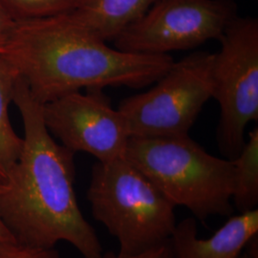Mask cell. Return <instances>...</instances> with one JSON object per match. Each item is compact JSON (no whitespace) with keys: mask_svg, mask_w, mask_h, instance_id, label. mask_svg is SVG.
<instances>
[{"mask_svg":"<svg viewBox=\"0 0 258 258\" xmlns=\"http://www.w3.org/2000/svg\"><path fill=\"white\" fill-rule=\"evenodd\" d=\"M13 102L23 121L24 137L0 195L4 224L20 246L54 249L64 241L84 258H102V244L75 192L74 152L55 142L44 123L42 104L19 77Z\"/></svg>","mask_w":258,"mask_h":258,"instance_id":"1","label":"cell"},{"mask_svg":"<svg viewBox=\"0 0 258 258\" xmlns=\"http://www.w3.org/2000/svg\"><path fill=\"white\" fill-rule=\"evenodd\" d=\"M1 57L41 104L83 88H143L156 83L174 63L169 55L111 48L70 13L18 20Z\"/></svg>","mask_w":258,"mask_h":258,"instance_id":"2","label":"cell"},{"mask_svg":"<svg viewBox=\"0 0 258 258\" xmlns=\"http://www.w3.org/2000/svg\"><path fill=\"white\" fill-rule=\"evenodd\" d=\"M124 158L174 206L205 221L232 215V160L213 156L187 135L129 138Z\"/></svg>","mask_w":258,"mask_h":258,"instance_id":"3","label":"cell"},{"mask_svg":"<svg viewBox=\"0 0 258 258\" xmlns=\"http://www.w3.org/2000/svg\"><path fill=\"white\" fill-rule=\"evenodd\" d=\"M87 200L93 217L119 241L121 255L166 244L175 230V206L124 157L93 166Z\"/></svg>","mask_w":258,"mask_h":258,"instance_id":"4","label":"cell"},{"mask_svg":"<svg viewBox=\"0 0 258 258\" xmlns=\"http://www.w3.org/2000/svg\"><path fill=\"white\" fill-rule=\"evenodd\" d=\"M213 59L212 53L194 52L174 61L151 89L120 102L130 138L187 135L212 98Z\"/></svg>","mask_w":258,"mask_h":258,"instance_id":"5","label":"cell"},{"mask_svg":"<svg viewBox=\"0 0 258 258\" xmlns=\"http://www.w3.org/2000/svg\"><path fill=\"white\" fill-rule=\"evenodd\" d=\"M214 54L212 98L220 105L216 140L222 155L233 160L246 142V128L258 120V20L232 19Z\"/></svg>","mask_w":258,"mask_h":258,"instance_id":"6","label":"cell"},{"mask_svg":"<svg viewBox=\"0 0 258 258\" xmlns=\"http://www.w3.org/2000/svg\"><path fill=\"white\" fill-rule=\"evenodd\" d=\"M234 0H158L114 41L122 52L169 55L222 37L238 16Z\"/></svg>","mask_w":258,"mask_h":258,"instance_id":"7","label":"cell"},{"mask_svg":"<svg viewBox=\"0 0 258 258\" xmlns=\"http://www.w3.org/2000/svg\"><path fill=\"white\" fill-rule=\"evenodd\" d=\"M42 116L52 136L74 153H89L101 163L124 157L128 130L102 89L60 96L42 104Z\"/></svg>","mask_w":258,"mask_h":258,"instance_id":"8","label":"cell"},{"mask_svg":"<svg viewBox=\"0 0 258 258\" xmlns=\"http://www.w3.org/2000/svg\"><path fill=\"white\" fill-rule=\"evenodd\" d=\"M258 234V210L230 216L209 238H199L194 218L176 225L169 244L175 258H240Z\"/></svg>","mask_w":258,"mask_h":258,"instance_id":"9","label":"cell"},{"mask_svg":"<svg viewBox=\"0 0 258 258\" xmlns=\"http://www.w3.org/2000/svg\"><path fill=\"white\" fill-rule=\"evenodd\" d=\"M158 0H83L71 16L107 42L141 19Z\"/></svg>","mask_w":258,"mask_h":258,"instance_id":"10","label":"cell"},{"mask_svg":"<svg viewBox=\"0 0 258 258\" xmlns=\"http://www.w3.org/2000/svg\"><path fill=\"white\" fill-rule=\"evenodd\" d=\"M18 80L14 67L0 56V182L3 183L16 166L23 146V138L13 128L9 116Z\"/></svg>","mask_w":258,"mask_h":258,"instance_id":"11","label":"cell"},{"mask_svg":"<svg viewBox=\"0 0 258 258\" xmlns=\"http://www.w3.org/2000/svg\"><path fill=\"white\" fill-rule=\"evenodd\" d=\"M233 163V186L231 202L238 212L257 209L258 127L246 136L245 145Z\"/></svg>","mask_w":258,"mask_h":258,"instance_id":"12","label":"cell"},{"mask_svg":"<svg viewBox=\"0 0 258 258\" xmlns=\"http://www.w3.org/2000/svg\"><path fill=\"white\" fill-rule=\"evenodd\" d=\"M83 0H0L17 20L41 19L77 9Z\"/></svg>","mask_w":258,"mask_h":258,"instance_id":"13","label":"cell"},{"mask_svg":"<svg viewBox=\"0 0 258 258\" xmlns=\"http://www.w3.org/2000/svg\"><path fill=\"white\" fill-rule=\"evenodd\" d=\"M0 258H59L54 249H34L20 245L0 248Z\"/></svg>","mask_w":258,"mask_h":258,"instance_id":"14","label":"cell"},{"mask_svg":"<svg viewBox=\"0 0 258 258\" xmlns=\"http://www.w3.org/2000/svg\"><path fill=\"white\" fill-rule=\"evenodd\" d=\"M17 23L18 20L10 14L9 11L0 2V56L8 45Z\"/></svg>","mask_w":258,"mask_h":258,"instance_id":"15","label":"cell"},{"mask_svg":"<svg viewBox=\"0 0 258 258\" xmlns=\"http://www.w3.org/2000/svg\"><path fill=\"white\" fill-rule=\"evenodd\" d=\"M102 258H175L169 242L136 255H121L113 251L103 252Z\"/></svg>","mask_w":258,"mask_h":258,"instance_id":"16","label":"cell"},{"mask_svg":"<svg viewBox=\"0 0 258 258\" xmlns=\"http://www.w3.org/2000/svg\"><path fill=\"white\" fill-rule=\"evenodd\" d=\"M3 185L4 183L0 182V195L3 190ZM13 245H19V244L0 216V248L9 247Z\"/></svg>","mask_w":258,"mask_h":258,"instance_id":"17","label":"cell"},{"mask_svg":"<svg viewBox=\"0 0 258 258\" xmlns=\"http://www.w3.org/2000/svg\"><path fill=\"white\" fill-rule=\"evenodd\" d=\"M240 258H258L257 243L251 242L248 244Z\"/></svg>","mask_w":258,"mask_h":258,"instance_id":"18","label":"cell"}]
</instances>
